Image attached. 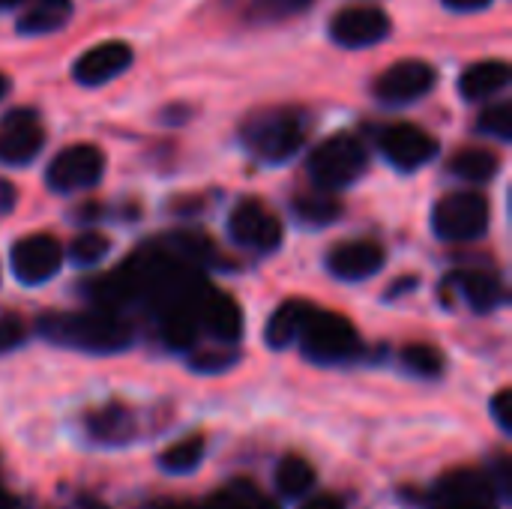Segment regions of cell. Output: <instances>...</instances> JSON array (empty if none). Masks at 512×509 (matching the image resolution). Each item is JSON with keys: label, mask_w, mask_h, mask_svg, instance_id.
I'll list each match as a JSON object with an SVG mask.
<instances>
[{"label": "cell", "mask_w": 512, "mask_h": 509, "mask_svg": "<svg viewBox=\"0 0 512 509\" xmlns=\"http://www.w3.org/2000/svg\"><path fill=\"white\" fill-rule=\"evenodd\" d=\"M366 147L354 135H330L321 141L312 156H309V177L327 192V189H342L351 186L354 180L363 177L366 171Z\"/></svg>", "instance_id": "cell-3"}, {"label": "cell", "mask_w": 512, "mask_h": 509, "mask_svg": "<svg viewBox=\"0 0 512 509\" xmlns=\"http://www.w3.org/2000/svg\"><path fill=\"white\" fill-rule=\"evenodd\" d=\"M459 294L474 312H495L504 303V285L495 273L486 270H462L456 276Z\"/></svg>", "instance_id": "cell-18"}, {"label": "cell", "mask_w": 512, "mask_h": 509, "mask_svg": "<svg viewBox=\"0 0 512 509\" xmlns=\"http://www.w3.org/2000/svg\"><path fill=\"white\" fill-rule=\"evenodd\" d=\"M498 501L492 477L480 471H456L438 483L432 509H498Z\"/></svg>", "instance_id": "cell-12"}, {"label": "cell", "mask_w": 512, "mask_h": 509, "mask_svg": "<svg viewBox=\"0 0 512 509\" xmlns=\"http://www.w3.org/2000/svg\"><path fill=\"white\" fill-rule=\"evenodd\" d=\"M510 84V66L504 60H480L468 66L459 78V93L471 102L489 99Z\"/></svg>", "instance_id": "cell-17"}, {"label": "cell", "mask_w": 512, "mask_h": 509, "mask_svg": "<svg viewBox=\"0 0 512 509\" xmlns=\"http://www.w3.org/2000/svg\"><path fill=\"white\" fill-rule=\"evenodd\" d=\"M15 207V186L0 180V216H6Z\"/></svg>", "instance_id": "cell-36"}, {"label": "cell", "mask_w": 512, "mask_h": 509, "mask_svg": "<svg viewBox=\"0 0 512 509\" xmlns=\"http://www.w3.org/2000/svg\"><path fill=\"white\" fill-rule=\"evenodd\" d=\"M243 138L264 162H288L306 141V123L294 111H267L246 123Z\"/></svg>", "instance_id": "cell-4"}, {"label": "cell", "mask_w": 512, "mask_h": 509, "mask_svg": "<svg viewBox=\"0 0 512 509\" xmlns=\"http://www.w3.org/2000/svg\"><path fill=\"white\" fill-rule=\"evenodd\" d=\"M9 264H12V273L21 285H42V282L57 276V270L63 264V249L51 234L21 237L12 246Z\"/></svg>", "instance_id": "cell-7"}, {"label": "cell", "mask_w": 512, "mask_h": 509, "mask_svg": "<svg viewBox=\"0 0 512 509\" xmlns=\"http://www.w3.org/2000/svg\"><path fill=\"white\" fill-rule=\"evenodd\" d=\"M0 509H21V504H18L15 495H9V492L0 489Z\"/></svg>", "instance_id": "cell-37"}, {"label": "cell", "mask_w": 512, "mask_h": 509, "mask_svg": "<svg viewBox=\"0 0 512 509\" xmlns=\"http://www.w3.org/2000/svg\"><path fill=\"white\" fill-rule=\"evenodd\" d=\"M81 509H111V507H105V504H99V501H84Z\"/></svg>", "instance_id": "cell-38"}, {"label": "cell", "mask_w": 512, "mask_h": 509, "mask_svg": "<svg viewBox=\"0 0 512 509\" xmlns=\"http://www.w3.org/2000/svg\"><path fill=\"white\" fill-rule=\"evenodd\" d=\"M384 261H387L384 249L372 240H348L327 252V270L345 282L372 279L375 273H381Z\"/></svg>", "instance_id": "cell-15"}, {"label": "cell", "mask_w": 512, "mask_h": 509, "mask_svg": "<svg viewBox=\"0 0 512 509\" xmlns=\"http://www.w3.org/2000/svg\"><path fill=\"white\" fill-rule=\"evenodd\" d=\"M378 147L387 156V162H393L402 171H417L426 162H432L438 153V141L414 123L387 126L378 138Z\"/></svg>", "instance_id": "cell-11"}, {"label": "cell", "mask_w": 512, "mask_h": 509, "mask_svg": "<svg viewBox=\"0 0 512 509\" xmlns=\"http://www.w3.org/2000/svg\"><path fill=\"white\" fill-rule=\"evenodd\" d=\"M492 414H495V420H498V426L512 435V390L510 387H504V390H498L495 393V399H492Z\"/></svg>", "instance_id": "cell-32"}, {"label": "cell", "mask_w": 512, "mask_h": 509, "mask_svg": "<svg viewBox=\"0 0 512 509\" xmlns=\"http://www.w3.org/2000/svg\"><path fill=\"white\" fill-rule=\"evenodd\" d=\"M309 6L312 0H255L249 6V18L258 24H270V21H285L291 15H300Z\"/></svg>", "instance_id": "cell-29"}, {"label": "cell", "mask_w": 512, "mask_h": 509, "mask_svg": "<svg viewBox=\"0 0 512 509\" xmlns=\"http://www.w3.org/2000/svg\"><path fill=\"white\" fill-rule=\"evenodd\" d=\"M402 363L408 372L420 375V378H438L444 372V354L426 342H417V345H408L402 351Z\"/></svg>", "instance_id": "cell-27"}, {"label": "cell", "mask_w": 512, "mask_h": 509, "mask_svg": "<svg viewBox=\"0 0 512 509\" xmlns=\"http://www.w3.org/2000/svg\"><path fill=\"white\" fill-rule=\"evenodd\" d=\"M108 252H111V240L105 234H96V231L78 234L69 246V258L78 267H96Z\"/></svg>", "instance_id": "cell-28"}, {"label": "cell", "mask_w": 512, "mask_h": 509, "mask_svg": "<svg viewBox=\"0 0 512 509\" xmlns=\"http://www.w3.org/2000/svg\"><path fill=\"white\" fill-rule=\"evenodd\" d=\"M294 213L300 222L321 228V225H333L342 216V204L327 192H315V195H300L294 201Z\"/></svg>", "instance_id": "cell-25"}, {"label": "cell", "mask_w": 512, "mask_h": 509, "mask_svg": "<svg viewBox=\"0 0 512 509\" xmlns=\"http://www.w3.org/2000/svg\"><path fill=\"white\" fill-rule=\"evenodd\" d=\"M231 363H234V357H219V354H207V357H198V360H195V366L204 369V372L225 369V366H231Z\"/></svg>", "instance_id": "cell-33"}, {"label": "cell", "mask_w": 512, "mask_h": 509, "mask_svg": "<svg viewBox=\"0 0 512 509\" xmlns=\"http://www.w3.org/2000/svg\"><path fill=\"white\" fill-rule=\"evenodd\" d=\"M21 0H0V9H9V6H18Z\"/></svg>", "instance_id": "cell-40"}, {"label": "cell", "mask_w": 512, "mask_h": 509, "mask_svg": "<svg viewBox=\"0 0 512 509\" xmlns=\"http://www.w3.org/2000/svg\"><path fill=\"white\" fill-rule=\"evenodd\" d=\"M87 432L102 444H126L135 435L132 414L123 405H105L87 417Z\"/></svg>", "instance_id": "cell-20"}, {"label": "cell", "mask_w": 512, "mask_h": 509, "mask_svg": "<svg viewBox=\"0 0 512 509\" xmlns=\"http://www.w3.org/2000/svg\"><path fill=\"white\" fill-rule=\"evenodd\" d=\"M69 15H72V0H33L18 18V30L30 36L54 33L69 21Z\"/></svg>", "instance_id": "cell-21"}, {"label": "cell", "mask_w": 512, "mask_h": 509, "mask_svg": "<svg viewBox=\"0 0 512 509\" xmlns=\"http://www.w3.org/2000/svg\"><path fill=\"white\" fill-rule=\"evenodd\" d=\"M480 132L486 135H495L498 141H510L512 138V108L510 102H498V105H489L480 120H477Z\"/></svg>", "instance_id": "cell-30"}, {"label": "cell", "mask_w": 512, "mask_h": 509, "mask_svg": "<svg viewBox=\"0 0 512 509\" xmlns=\"http://www.w3.org/2000/svg\"><path fill=\"white\" fill-rule=\"evenodd\" d=\"M105 171V156L99 147L93 144H69L66 150H60L48 171H45V183L54 192H81L90 189L102 180Z\"/></svg>", "instance_id": "cell-6"}, {"label": "cell", "mask_w": 512, "mask_h": 509, "mask_svg": "<svg viewBox=\"0 0 512 509\" xmlns=\"http://www.w3.org/2000/svg\"><path fill=\"white\" fill-rule=\"evenodd\" d=\"M300 509H345V504H342V498H336V495H318V498L306 501Z\"/></svg>", "instance_id": "cell-34"}, {"label": "cell", "mask_w": 512, "mask_h": 509, "mask_svg": "<svg viewBox=\"0 0 512 509\" xmlns=\"http://www.w3.org/2000/svg\"><path fill=\"white\" fill-rule=\"evenodd\" d=\"M210 509H276V504L261 489H255L252 483L234 480L228 489H222L210 501Z\"/></svg>", "instance_id": "cell-26"}, {"label": "cell", "mask_w": 512, "mask_h": 509, "mask_svg": "<svg viewBox=\"0 0 512 509\" xmlns=\"http://www.w3.org/2000/svg\"><path fill=\"white\" fill-rule=\"evenodd\" d=\"M498 168H501L498 153H492L486 147H465L450 159V171L462 180H471V183L492 180L498 174Z\"/></svg>", "instance_id": "cell-22"}, {"label": "cell", "mask_w": 512, "mask_h": 509, "mask_svg": "<svg viewBox=\"0 0 512 509\" xmlns=\"http://www.w3.org/2000/svg\"><path fill=\"white\" fill-rule=\"evenodd\" d=\"M297 342H300L303 354L318 366L351 363L360 354V336H357L354 324L342 315L318 312V309L309 312Z\"/></svg>", "instance_id": "cell-2"}, {"label": "cell", "mask_w": 512, "mask_h": 509, "mask_svg": "<svg viewBox=\"0 0 512 509\" xmlns=\"http://www.w3.org/2000/svg\"><path fill=\"white\" fill-rule=\"evenodd\" d=\"M489 201L477 192H450L432 210V231L447 243H471L489 228Z\"/></svg>", "instance_id": "cell-5"}, {"label": "cell", "mask_w": 512, "mask_h": 509, "mask_svg": "<svg viewBox=\"0 0 512 509\" xmlns=\"http://www.w3.org/2000/svg\"><path fill=\"white\" fill-rule=\"evenodd\" d=\"M228 231L240 246L255 249V252H273L282 243L279 216L255 198H246L234 207V213L228 219Z\"/></svg>", "instance_id": "cell-8"}, {"label": "cell", "mask_w": 512, "mask_h": 509, "mask_svg": "<svg viewBox=\"0 0 512 509\" xmlns=\"http://www.w3.org/2000/svg\"><path fill=\"white\" fill-rule=\"evenodd\" d=\"M129 66H132V48L120 39H111L84 51L72 66V78L84 87H99L117 78L120 72H126Z\"/></svg>", "instance_id": "cell-14"}, {"label": "cell", "mask_w": 512, "mask_h": 509, "mask_svg": "<svg viewBox=\"0 0 512 509\" xmlns=\"http://www.w3.org/2000/svg\"><path fill=\"white\" fill-rule=\"evenodd\" d=\"M39 333L54 345L90 354H117L132 345V327L108 309L84 315H48L39 321Z\"/></svg>", "instance_id": "cell-1"}, {"label": "cell", "mask_w": 512, "mask_h": 509, "mask_svg": "<svg viewBox=\"0 0 512 509\" xmlns=\"http://www.w3.org/2000/svg\"><path fill=\"white\" fill-rule=\"evenodd\" d=\"M315 486V468L303 456H285L276 465V489L285 498H300Z\"/></svg>", "instance_id": "cell-23"}, {"label": "cell", "mask_w": 512, "mask_h": 509, "mask_svg": "<svg viewBox=\"0 0 512 509\" xmlns=\"http://www.w3.org/2000/svg\"><path fill=\"white\" fill-rule=\"evenodd\" d=\"M492 0H444L447 9L453 12H477V9H486Z\"/></svg>", "instance_id": "cell-35"}, {"label": "cell", "mask_w": 512, "mask_h": 509, "mask_svg": "<svg viewBox=\"0 0 512 509\" xmlns=\"http://www.w3.org/2000/svg\"><path fill=\"white\" fill-rule=\"evenodd\" d=\"M6 90H9V81H6V78H3V75H0V99H3V96H6Z\"/></svg>", "instance_id": "cell-39"}, {"label": "cell", "mask_w": 512, "mask_h": 509, "mask_svg": "<svg viewBox=\"0 0 512 509\" xmlns=\"http://www.w3.org/2000/svg\"><path fill=\"white\" fill-rule=\"evenodd\" d=\"M312 309H315V306H309V303H303V300H288V303H282V306L270 315V321H267V327H264V342H267L270 348H276V351L294 345Z\"/></svg>", "instance_id": "cell-19"}, {"label": "cell", "mask_w": 512, "mask_h": 509, "mask_svg": "<svg viewBox=\"0 0 512 509\" xmlns=\"http://www.w3.org/2000/svg\"><path fill=\"white\" fill-rule=\"evenodd\" d=\"M435 69L426 60H399L375 81V96L387 105H408L435 87Z\"/></svg>", "instance_id": "cell-9"}, {"label": "cell", "mask_w": 512, "mask_h": 509, "mask_svg": "<svg viewBox=\"0 0 512 509\" xmlns=\"http://www.w3.org/2000/svg\"><path fill=\"white\" fill-rule=\"evenodd\" d=\"M390 33V18L378 6H348L333 15L330 36L342 48H366Z\"/></svg>", "instance_id": "cell-13"}, {"label": "cell", "mask_w": 512, "mask_h": 509, "mask_svg": "<svg viewBox=\"0 0 512 509\" xmlns=\"http://www.w3.org/2000/svg\"><path fill=\"white\" fill-rule=\"evenodd\" d=\"M198 324L219 342H237L243 336V312L234 297L207 288L198 306Z\"/></svg>", "instance_id": "cell-16"}, {"label": "cell", "mask_w": 512, "mask_h": 509, "mask_svg": "<svg viewBox=\"0 0 512 509\" xmlns=\"http://www.w3.org/2000/svg\"><path fill=\"white\" fill-rule=\"evenodd\" d=\"M45 144V129L36 111L15 108L0 120V162L27 165Z\"/></svg>", "instance_id": "cell-10"}, {"label": "cell", "mask_w": 512, "mask_h": 509, "mask_svg": "<svg viewBox=\"0 0 512 509\" xmlns=\"http://www.w3.org/2000/svg\"><path fill=\"white\" fill-rule=\"evenodd\" d=\"M27 339V327L18 315H3L0 318V354L18 348Z\"/></svg>", "instance_id": "cell-31"}, {"label": "cell", "mask_w": 512, "mask_h": 509, "mask_svg": "<svg viewBox=\"0 0 512 509\" xmlns=\"http://www.w3.org/2000/svg\"><path fill=\"white\" fill-rule=\"evenodd\" d=\"M201 462H204V438L201 435H189V438L171 444L159 456V465L168 474H192Z\"/></svg>", "instance_id": "cell-24"}]
</instances>
